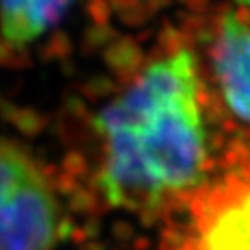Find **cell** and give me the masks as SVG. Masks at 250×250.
I'll return each instance as SVG.
<instances>
[{
	"label": "cell",
	"mask_w": 250,
	"mask_h": 250,
	"mask_svg": "<svg viewBox=\"0 0 250 250\" xmlns=\"http://www.w3.org/2000/svg\"><path fill=\"white\" fill-rule=\"evenodd\" d=\"M193 52L153 61L98 117L104 158L99 186L111 205L145 207L184 191L207 155Z\"/></svg>",
	"instance_id": "1"
},
{
	"label": "cell",
	"mask_w": 250,
	"mask_h": 250,
	"mask_svg": "<svg viewBox=\"0 0 250 250\" xmlns=\"http://www.w3.org/2000/svg\"><path fill=\"white\" fill-rule=\"evenodd\" d=\"M195 250H250V176H233L198 196Z\"/></svg>",
	"instance_id": "3"
},
{
	"label": "cell",
	"mask_w": 250,
	"mask_h": 250,
	"mask_svg": "<svg viewBox=\"0 0 250 250\" xmlns=\"http://www.w3.org/2000/svg\"><path fill=\"white\" fill-rule=\"evenodd\" d=\"M212 66L228 108L250 124V21L240 12H226L221 18Z\"/></svg>",
	"instance_id": "4"
},
{
	"label": "cell",
	"mask_w": 250,
	"mask_h": 250,
	"mask_svg": "<svg viewBox=\"0 0 250 250\" xmlns=\"http://www.w3.org/2000/svg\"><path fill=\"white\" fill-rule=\"evenodd\" d=\"M61 221L45 170L21 145L0 139V250H54Z\"/></svg>",
	"instance_id": "2"
},
{
	"label": "cell",
	"mask_w": 250,
	"mask_h": 250,
	"mask_svg": "<svg viewBox=\"0 0 250 250\" xmlns=\"http://www.w3.org/2000/svg\"><path fill=\"white\" fill-rule=\"evenodd\" d=\"M77 0H0V28L7 42L24 45L45 35Z\"/></svg>",
	"instance_id": "5"
}]
</instances>
